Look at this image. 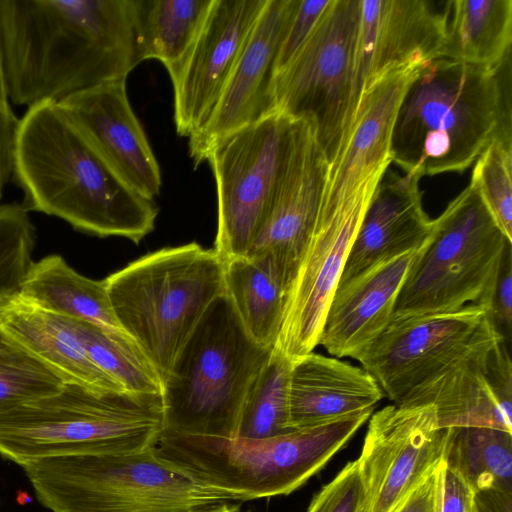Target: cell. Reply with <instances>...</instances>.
Instances as JSON below:
<instances>
[{
  "label": "cell",
  "mask_w": 512,
  "mask_h": 512,
  "mask_svg": "<svg viewBox=\"0 0 512 512\" xmlns=\"http://www.w3.org/2000/svg\"><path fill=\"white\" fill-rule=\"evenodd\" d=\"M9 99L31 107L117 80L144 61L135 0H0Z\"/></svg>",
  "instance_id": "1"
},
{
  "label": "cell",
  "mask_w": 512,
  "mask_h": 512,
  "mask_svg": "<svg viewBox=\"0 0 512 512\" xmlns=\"http://www.w3.org/2000/svg\"><path fill=\"white\" fill-rule=\"evenodd\" d=\"M12 178L27 211L60 218L77 230L139 243L155 227L154 201L114 170L57 101L28 107L19 119Z\"/></svg>",
  "instance_id": "2"
},
{
  "label": "cell",
  "mask_w": 512,
  "mask_h": 512,
  "mask_svg": "<svg viewBox=\"0 0 512 512\" xmlns=\"http://www.w3.org/2000/svg\"><path fill=\"white\" fill-rule=\"evenodd\" d=\"M510 58L497 68L448 58L423 64L396 112L392 162L421 178L462 173L497 134L511 132Z\"/></svg>",
  "instance_id": "3"
},
{
  "label": "cell",
  "mask_w": 512,
  "mask_h": 512,
  "mask_svg": "<svg viewBox=\"0 0 512 512\" xmlns=\"http://www.w3.org/2000/svg\"><path fill=\"white\" fill-rule=\"evenodd\" d=\"M163 431L162 395L67 382L0 413V455L23 466L56 456L136 453L154 448Z\"/></svg>",
  "instance_id": "4"
},
{
  "label": "cell",
  "mask_w": 512,
  "mask_h": 512,
  "mask_svg": "<svg viewBox=\"0 0 512 512\" xmlns=\"http://www.w3.org/2000/svg\"><path fill=\"white\" fill-rule=\"evenodd\" d=\"M115 317L162 377L225 294L224 264L196 242L146 254L104 279Z\"/></svg>",
  "instance_id": "5"
},
{
  "label": "cell",
  "mask_w": 512,
  "mask_h": 512,
  "mask_svg": "<svg viewBox=\"0 0 512 512\" xmlns=\"http://www.w3.org/2000/svg\"><path fill=\"white\" fill-rule=\"evenodd\" d=\"M372 412L359 411L258 440L163 431L155 451L231 500L287 495L319 472Z\"/></svg>",
  "instance_id": "6"
},
{
  "label": "cell",
  "mask_w": 512,
  "mask_h": 512,
  "mask_svg": "<svg viewBox=\"0 0 512 512\" xmlns=\"http://www.w3.org/2000/svg\"><path fill=\"white\" fill-rule=\"evenodd\" d=\"M21 467L51 512H203L231 501L159 457L155 447L49 457Z\"/></svg>",
  "instance_id": "7"
},
{
  "label": "cell",
  "mask_w": 512,
  "mask_h": 512,
  "mask_svg": "<svg viewBox=\"0 0 512 512\" xmlns=\"http://www.w3.org/2000/svg\"><path fill=\"white\" fill-rule=\"evenodd\" d=\"M272 349L247 335L225 294L217 299L163 382L164 431L235 438Z\"/></svg>",
  "instance_id": "8"
},
{
  "label": "cell",
  "mask_w": 512,
  "mask_h": 512,
  "mask_svg": "<svg viewBox=\"0 0 512 512\" xmlns=\"http://www.w3.org/2000/svg\"><path fill=\"white\" fill-rule=\"evenodd\" d=\"M512 245L470 182L434 219L412 264L390 323L492 303L505 252Z\"/></svg>",
  "instance_id": "9"
},
{
  "label": "cell",
  "mask_w": 512,
  "mask_h": 512,
  "mask_svg": "<svg viewBox=\"0 0 512 512\" xmlns=\"http://www.w3.org/2000/svg\"><path fill=\"white\" fill-rule=\"evenodd\" d=\"M360 0H331L293 59L272 79L274 110L309 119L330 164L354 119L360 94Z\"/></svg>",
  "instance_id": "10"
},
{
  "label": "cell",
  "mask_w": 512,
  "mask_h": 512,
  "mask_svg": "<svg viewBox=\"0 0 512 512\" xmlns=\"http://www.w3.org/2000/svg\"><path fill=\"white\" fill-rule=\"evenodd\" d=\"M300 125L301 119L275 110L209 151L217 193L213 249L223 263L249 253L287 172Z\"/></svg>",
  "instance_id": "11"
},
{
  "label": "cell",
  "mask_w": 512,
  "mask_h": 512,
  "mask_svg": "<svg viewBox=\"0 0 512 512\" xmlns=\"http://www.w3.org/2000/svg\"><path fill=\"white\" fill-rule=\"evenodd\" d=\"M504 339L486 304L390 323L355 360L397 404L448 365Z\"/></svg>",
  "instance_id": "12"
},
{
  "label": "cell",
  "mask_w": 512,
  "mask_h": 512,
  "mask_svg": "<svg viewBox=\"0 0 512 512\" xmlns=\"http://www.w3.org/2000/svg\"><path fill=\"white\" fill-rule=\"evenodd\" d=\"M446 428L431 405H387L371 414L358 463L370 512H392L442 461Z\"/></svg>",
  "instance_id": "13"
},
{
  "label": "cell",
  "mask_w": 512,
  "mask_h": 512,
  "mask_svg": "<svg viewBox=\"0 0 512 512\" xmlns=\"http://www.w3.org/2000/svg\"><path fill=\"white\" fill-rule=\"evenodd\" d=\"M267 0H212L183 59L168 73L174 122L189 137L207 121Z\"/></svg>",
  "instance_id": "14"
},
{
  "label": "cell",
  "mask_w": 512,
  "mask_h": 512,
  "mask_svg": "<svg viewBox=\"0 0 512 512\" xmlns=\"http://www.w3.org/2000/svg\"><path fill=\"white\" fill-rule=\"evenodd\" d=\"M296 0H267L205 124L189 136L195 166L222 139L275 111L272 79L280 40Z\"/></svg>",
  "instance_id": "15"
},
{
  "label": "cell",
  "mask_w": 512,
  "mask_h": 512,
  "mask_svg": "<svg viewBox=\"0 0 512 512\" xmlns=\"http://www.w3.org/2000/svg\"><path fill=\"white\" fill-rule=\"evenodd\" d=\"M396 405H431L442 428L486 426L512 433L509 342L501 339L455 361Z\"/></svg>",
  "instance_id": "16"
},
{
  "label": "cell",
  "mask_w": 512,
  "mask_h": 512,
  "mask_svg": "<svg viewBox=\"0 0 512 512\" xmlns=\"http://www.w3.org/2000/svg\"><path fill=\"white\" fill-rule=\"evenodd\" d=\"M422 65L388 70L361 93L354 119L329 166L319 212L337 210L382 179L392 163L391 135L398 106Z\"/></svg>",
  "instance_id": "17"
},
{
  "label": "cell",
  "mask_w": 512,
  "mask_h": 512,
  "mask_svg": "<svg viewBox=\"0 0 512 512\" xmlns=\"http://www.w3.org/2000/svg\"><path fill=\"white\" fill-rule=\"evenodd\" d=\"M328 171L329 162L316 138L315 125L301 119L287 172L247 254L270 256L287 292L313 232Z\"/></svg>",
  "instance_id": "18"
},
{
  "label": "cell",
  "mask_w": 512,
  "mask_h": 512,
  "mask_svg": "<svg viewBox=\"0 0 512 512\" xmlns=\"http://www.w3.org/2000/svg\"><path fill=\"white\" fill-rule=\"evenodd\" d=\"M360 0L357 40L359 94L388 70L442 58L447 11L444 1Z\"/></svg>",
  "instance_id": "19"
},
{
  "label": "cell",
  "mask_w": 512,
  "mask_h": 512,
  "mask_svg": "<svg viewBox=\"0 0 512 512\" xmlns=\"http://www.w3.org/2000/svg\"><path fill=\"white\" fill-rule=\"evenodd\" d=\"M58 102L128 184L152 200L159 194L160 167L130 105L126 79L77 92Z\"/></svg>",
  "instance_id": "20"
},
{
  "label": "cell",
  "mask_w": 512,
  "mask_h": 512,
  "mask_svg": "<svg viewBox=\"0 0 512 512\" xmlns=\"http://www.w3.org/2000/svg\"><path fill=\"white\" fill-rule=\"evenodd\" d=\"M425 244L384 258L339 284L318 345L336 358L356 359L364 352L390 324L406 276Z\"/></svg>",
  "instance_id": "21"
},
{
  "label": "cell",
  "mask_w": 512,
  "mask_h": 512,
  "mask_svg": "<svg viewBox=\"0 0 512 512\" xmlns=\"http://www.w3.org/2000/svg\"><path fill=\"white\" fill-rule=\"evenodd\" d=\"M420 179L415 174L385 172L362 218L339 284L384 258L426 243L434 219L423 209Z\"/></svg>",
  "instance_id": "22"
},
{
  "label": "cell",
  "mask_w": 512,
  "mask_h": 512,
  "mask_svg": "<svg viewBox=\"0 0 512 512\" xmlns=\"http://www.w3.org/2000/svg\"><path fill=\"white\" fill-rule=\"evenodd\" d=\"M383 396L364 368L312 351L292 361L289 427L300 429L374 410Z\"/></svg>",
  "instance_id": "23"
},
{
  "label": "cell",
  "mask_w": 512,
  "mask_h": 512,
  "mask_svg": "<svg viewBox=\"0 0 512 512\" xmlns=\"http://www.w3.org/2000/svg\"><path fill=\"white\" fill-rule=\"evenodd\" d=\"M0 326L67 382L126 392L87 355L65 317L45 311L17 291L0 300Z\"/></svg>",
  "instance_id": "24"
},
{
  "label": "cell",
  "mask_w": 512,
  "mask_h": 512,
  "mask_svg": "<svg viewBox=\"0 0 512 512\" xmlns=\"http://www.w3.org/2000/svg\"><path fill=\"white\" fill-rule=\"evenodd\" d=\"M17 293L50 313L127 334L115 317L104 279L81 275L60 255L32 261Z\"/></svg>",
  "instance_id": "25"
},
{
  "label": "cell",
  "mask_w": 512,
  "mask_h": 512,
  "mask_svg": "<svg viewBox=\"0 0 512 512\" xmlns=\"http://www.w3.org/2000/svg\"><path fill=\"white\" fill-rule=\"evenodd\" d=\"M224 264L225 296L247 335L273 348L284 315L287 289L268 255H248Z\"/></svg>",
  "instance_id": "26"
},
{
  "label": "cell",
  "mask_w": 512,
  "mask_h": 512,
  "mask_svg": "<svg viewBox=\"0 0 512 512\" xmlns=\"http://www.w3.org/2000/svg\"><path fill=\"white\" fill-rule=\"evenodd\" d=\"M442 58L487 68L511 56L512 0H449Z\"/></svg>",
  "instance_id": "27"
},
{
  "label": "cell",
  "mask_w": 512,
  "mask_h": 512,
  "mask_svg": "<svg viewBox=\"0 0 512 512\" xmlns=\"http://www.w3.org/2000/svg\"><path fill=\"white\" fill-rule=\"evenodd\" d=\"M442 462L474 493L512 492V433L486 426L446 428Z\"/></svg>",
  "instance_id": "28"
},
{
  "label": "cell",
  "mask_w": 512,
  "mask_h": 512,
  "mask_svg": "<svg viewBox=\"0 0 512 512\" xmlns=\"http://www.w3.org/2000/svg\"><path fill=\"white\" fill-rule=\"evenodd\" d=\"M212 0H135L143 59H158L169 72L185 56Z\"/></svg>",
  "instance_id": "29"
},
{
  "label": "cell",
  "mask_w": 512,
  "mask_h": 512,
  "mask_svg": "<svg viewBox=\"0 0 512 512\" xmlns=\"http://www.w3.org/2000/svg\"><path fill=\"white\" fill-rule=\"evenodd\" d=\"M66 320L89 358L126 392L162 395L161 375L129 335L85 321Z\"/></svg>",
  "instance_id": "30"
},
{
  "label": "cell",
  "mask_w": 512,
  "mask_h": 512,
  "mask_svg": "<svg viewBox=\"0 0 512 512\" xmlns=\"http://www.w3.org/2000/svg\"><path fill=\"white\" fill-rule=\"evenodd\" d=\"M292 362L273 347L245 399L235 438L266 439L288 433Z\"/></svg>",
  "instance_id": "31"
},
{
  "label": "cell",
  "mask_w": 512,
  "mask_h": 512,
  "mask_svg": "<svg viewBox=\"0 0 512 512\" xmlns=\"http://www.w3.org/2000/svg\"><path fill=\"white\" fill-rule=\"evenodd\" d=\"M66 383L0 326V413L52 395Z\"/></svg>",
  "instance_id": "32"
},
{
  "label": "cell",
  "mask_w": 512,
  "mask_h": 512,
  "mask_svg": "<svg viewBox=\"0 0 512 512\" xmlns=\"http://www.w3.org/2000/svg\"><path fill=\"white\" fill-rule=\"evenodd\" d=\"M503 234L512 241V134H497L476 159L470 181Z\"/></svg>",
  "instance_id": "33"
},
{
  "label": "cell",
  "mask_w": 512,
  "mask_h": 512,
  "mask_svg": "<svg viewBox=\"0 0 512 512\" xmlns=\"http://www.w3.org/2000/svg\"><path fill=\"white\" fill-rule=\"evenodd\" d=\"M36 230L22 204H0V300L16 292L32 262Z\"/></svg>",
  "instance_id": "34"
},
{
  "label": "cell",
  "mask_w": 512,
  "mask_h": 512,
  "mask_svg": "<svg viewBox=\"0 0 512 512\" xmlns=\"http://www.w3.org/2000/svg\"><path fill=\"white\" fill-rule=\"evenodd\" d=\"M307 512H370L369 497L356 460L313 497Z\"/></svg>",
  "instance_id": "35"
},
{
  "label": "cell",
  "mask_w": 512,
  "mask_h": 512,
  "mask_svg": "<svg viewBox=\"0 0 512 512\" xmlns=\"http://www.w3.org/2000/svg\"><path fill=\"white\" fill-rule=\"evenodd\" d=\"M331 0H296L280 40L274 75L285 68L311 34Z\"/></svg>",
  "instance_id": "36"
},
{
  "label": "cell",
  "mask_w": 512,
  "mask_h": 512,
  "mask_svg": "<svg viewBox=\"0 0 512 512\" xmlns=\"http://www.w3.org/2000/svg\"><path fill=\"white\" fill-rule=\"evenodd\" d=\"M19 119L10 105L0 45V199L12 177L13 152Z\"/></svg>",
  "instance_id": "37"
},
{
  "label": "cell",
  "mask_w": 512,
  "mask_h": 512,
  "mask_svg": "<svg viewBox=\"0 0 512 512\" xmlns=\"http://www.w3.org/2000/svg\"><path fill=\"white\" fill-rule=\"evenodd\" d=\"M491 312L494 323L503 336L510 342L512 330V245L505 252L499 270Z\"/></svg>",
  "instance_id": "38"
},
{
  "label": "cell",
  "mask_w": 512,
  "mask_h": 512,
  "mask_svg": "<svg viewBox=\"0 0 512 512\" xmlns=\"http://www.w3.org/2000/svg\"><path fill=\"white\" fill-rule=\"evenodd\" d=\"M440 500L441 471L439 464L402 499L392 512H440Z\"/></svg>",
  "instance_id": "39"
},
{
  "label": "cell",
  "mask_w": 512,
  "mask_h": 512,
  "mask_svg": "<svg viewBox=\"0 0 512 512\" xmlns=\"http://www.w3.org/2000/svg\"><path fill=\"white\" fill-rule=\"evenodd\" d=\"M440 512H474V491L456 472L442 461Z\"/></svg>",
  "instance_id": "40"
},
{
  "label": "cell",
  "mask_w": 512,
  "mask_h": 512,
  "mask_svg": "<svg viewBox=\"0 0 512 512\" xmlns=\"http://www.w3.org/2000/svg\"><path fill=\"white\" fill-rule=\"evenodd\" d=\"M476 512H512V492L490 489L475 492Z\"/></svg>",
  "instance_id": "41"
},
{
  "label": "cell",
  "mask_w": 512,
  "mask_h": 512,
  "mask_svg": "<svg viewBox=\"0 0 512 512\" xmlns=\"http://www.w3.org/2000/svg\"><path fill=\"white\" fill-rule=\"evenodd\" d=\"M203 512H241L239 506L231 505L228 502L217 504Z\"/></svg>",
  "instance_id": "42"
},
{
  "label": "cell",
  "mask_w": 512,
  "mask_h": 512,
  "mask_svg": "<svg viewBox=\"0 0 512 512\" xmlns=\"http://www.w3.org/2000/svg\"><path fill=\"white\" fill-rule=\"evenodd\" d=\"M474 512H476V511H474Z\"/></svg>",
  "instance_id": "43"
}]
</instances>
